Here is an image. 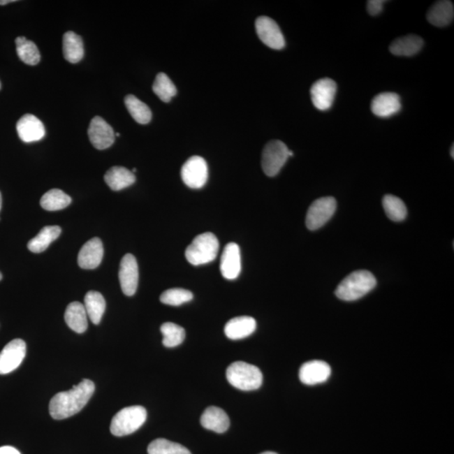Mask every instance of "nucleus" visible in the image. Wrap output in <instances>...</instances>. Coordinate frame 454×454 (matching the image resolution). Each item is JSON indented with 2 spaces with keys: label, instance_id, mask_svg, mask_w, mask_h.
I'll return each mask as SVG.
<instances>
[{
  "label": "nucleus",
  "instance_id": "obj_21",
  "mask_svg": "<svg viewBox=\"0 0 454 454\" xmlns=\"http://www.w3.org/2000/svg\"><path fill=\"white\" fill-rule=\"evenodd\" d=\"M64 318L66 323L73 332L81 334L88 328V315L85 305L78 301L68 305Z\"/></svg>",
  "mask_w": 454,
  "mask_h": 454
},
{
  "label": "nucleus",
  "instance_id": "obj_6",
  "mask_svg": "<svg viewBox=\"0 0 454 454\" xmlns=\"http://www.w3.org/2000/svg\"><path fill=\"white\" fill-rule=\"evenodd\" d=\"M288 150L286 144L274 140L267 144L263 151L262 168L268 177H274L281 170L288 159Z\"/></svg>",
  "mask_w": 454,
  "mask_h": 454
},
{
  "label": "nucleus",
  "instance_id": "obj_9",
  "mask_svg": "<svg viewBox=\"0 0 454 454\" xmlns=\"http://www.w3.org/2000/svg\"><path fill=\"white\" fill-rule=\"evenodd\" d=\"M256 31L259 39L268 47L281 50L286 47V40L278 24L268 16H260L256 20Z\"/></svg>",
  "mask_w": 454,
  "mask_h": 454
},
{
  "label": "nucleus",
  "instance_id": "obj_1",
  "mask_svg": "<svg viewBox=\"0 0 454 454\" xmlns=\"http://www.w3.org/2000/svg\"><path fill=\"white\" fill-rule=\"evenodd\" d=\"M96 390L94 382L89 379L82 381L71 390L60 392L53 396L49 404V412L53 419L64 420L81 411Z\"/></svg>",
  "mask_w": 454,
  "mask_h": 454
},
{
  "label": "nucleus",
  "instance_id": "obj_20",
  "mask_svg": "<svg viewBox=\"0 0 454 454\" xmlns=\"http://www.w3.org/2000/svg\"><path fill=\"white\" fill-rule=\"evenodd\" d=\"M202 427L207 430L217 433H223L228 430L230 427L229 416L222 409L210 407L206 409L200 418Z\"/></svg>",
  "mask_w": 454,
  "mask_h": 454
},
{
  "label": "nucleus",
  "instance_id": "obj_24",
  "mask_svg": "<svg viewBox=\"0 0 454 454\" xmlns=\"http://www.w3.org/2000/svg\"><path fill=\"white\" fill-rule=\"evenodd\" d=\"M105 181L112 191H119L133 184L136 176L126 168L115 166L106 172Z\"/></svg>",
  "mask_w": 454,
  "mask_h": 454
},
{
  "label": "nucleus",
  "instance_id": "obj_18",
  "mask_svg": "<svg viewBox=\"0 0 454 454\" xmlns=\"http://www.w3.org/2000/svg\"><path fill=\"white\" fill-rule=\"evenodd\" d=\"M371 110L379 117L388 118L402 110L400 97L395 93H382L374 98Z\"/></svg>",
  "mask_w": 454,
  "mask_h": 454
},
{
  "label": "nucleus",
  "instance_id": "obj_3",
  "mask_svg": "<svg viewBox=\"0 0 454 454\" xmlns=\"http://www.w3.org/2000/svg\"><path fill=\"white\" fill-rule=\"evenodd\" d=\"M226 379L238 390H258L263 383V374L258 367L238 361L233 363L226 369Z\"/></svg>",
  "mask_w": 454,
  "mask_h": 454
},
{
  "label": "nucleus",
  "instance_id": "obj_25",
  "mask_svg": "<svg viewBox=\"0 0 454 454\" xmlns=\"http://www.w3.org/2000/svg\"><path fill=\"white\" fill-rule=\"evenodd\" d=\"M63 50L65 59L70 64H78L85 55L84 43L80 36L73 31L66 32L64 36Z\"/></svg>",
  "mask_w": 454,
  "mask_h": 454
},
{
  "label": "nucleus",
  "instance_id": "obj_22",
  "mask_svg": "<svg viewBox=\"0 0 454 454\" xmlns=\"http://www.w3.org/2000/svg\"><path fill=\"white\" fill-rule=\"evenodd\" d=\"M454 7L451 1H437L429 9L427 18L429 22L437 27L448 26L453 22Z\"/></svg>",
  "mask_w": 454,
  "mask_h": 454
},
{
  "label": "nucleus",
  "instance_id": "obj_41",
  "mask_svg": "<svg viewBox=\"0 0 454 454\" xmlns=\"http://www.w3.org/2000/svg\"><path fill=\"white\" fill-rule=\"evenodd\" d=\"M260 454H278V453H276L274 452H264V453H260Z\"/></svg>",
  "mask_w": 454,
  "mask_h": 454
},
{
  "label": "nucleus",
  "instance_id": "obj_13",
  "mask_svg": "<svg viewBox=\"0 0 454 454\" xmlns=\"http://www.w3.org/2000/svg\"><path fill=\"white\" fill-rule=\"evenodd\" d=\"M88 134L90 142L98 150H105L115 142L113 128L100 117H96L91 121Z\"/></svg>",
  "mask_w": 454,
  "mask_h": 454
},
{
  "label": "nucleus",
  "instance_id": "obj_34",
  "mask_svg": "<svg viewBox=\"0 0 454 454\" xmlns=\"http://www.w3.org/2000/svg\"><path fill=\"white\" fill-rule=\"evenodd\" d=\"M161 332L163 336V344L166 348H175L180 345L185 338L184 329L173 323L163 324L161 327Z\"/></svg>",
  "mask_w": 454,
  "mask_h": 454
},
{
  "label": "nucleus",
  "instance_id": "obj_31",
  "mask_svg": "<svg viewBox=\"0 0 454 454\" xmlns=\"http://www.w3.org/2000/svg\"><path fill=\"white\" fill-rule=\"evenodd\" d=\"M383 207L388 218L393 221H402L407 216V209L400 198L386 195L383 198Z\"/></svg>",
  "mask_w": 454,
  "mask_h": 454
},
{
  "label": "nucleus",
  "instance_id": "obj_4",
  "mask_svg": "<svg viewBox=\"0 0 454 454\" xmlns=\"http://www.w3.org/2000/svg\"><path fill=\"white\" fill-rule=\"evenodd\" d=\"M219 241L212 233H205L193 239L185 251V257L193 266L203 265L216 259Z\"/></svg>",
  "mask_w": 454,
  "mask_h": 454
},
{
  "label": "nucleus",
  "instance_id": "obj_35",
  "mask_svg": "<svg viewBox=\"0 0 454 454\" xmlns=\"http://www.w3.org/2000/svg\"><path fill=\"white\" fill-rule=\"evenodd\" d=\"M192 292L184 290V288H170L164 291L160 296L161 302L173 305V307H179L180 305L189 302L193 299Z\"/></svg>",
  "mask_w": 454,
  "mask_h": 454
},
{
  "label": "nucleus",
  "instance_id": "obj_33",
  "mask_svg": "<svg viewBox=\"0 0 454 454\" xmlns=\"http://www.w3.org/2000/svg\"><path fill=\"white\" fill-rule=\"evenodd\" d=\"M147 453L148 454H191L183 445L163 439L152 441L148 446Z\"/></svg>",
  "mask_w": 454,
  "mask_h": 454
},
{
  "label": "nucleus",
  "instance_id": "obj_19",
  "mask_svg": "<svg viewBox=\"0 0 454 454\" xmlns=\"http://www.w3.org/2000/svg\"><path fill=\"white\" fill-rule=\"evenodd\" d=\"M257 328V323L251 316H238L230 320L225 325V334L230 340H240L251 335Z\"/></svg>",
  "mask_w": 454,
  "mask_h": 454
},
{
  "label": "nucleus",
  "instance_id": "obj_30",
  "mask_svg": "<svg viewBox=\"0 0 454 454\" xmlns=\"http://www.w3.org/2000/svg\"><path fill=\"white\" fill-rule=\"evenodd\" d=\"M125 105L132 118L142 125H146L151 122L152 111L145 103L140 101L134 96H127L125 98Z\"/></svg>",
  "mask_w": 454,
  "mask_h": 454
},
{
  "label": "nucleus",
  "instance_id": "obj_38",
  "mask_svg": "<svg viewBox=\"0 0 454 454\" xmlns=\"http://www.w3.org/2000/svg\"><path fill=\"white\" fill-rule=\"evenodd\" d=\"M15 2V0H0V6H6L7 3Z\"/></svg>",
  "mask_w": 454,
  "mask_h": 454
},
{
  "label": "nucleus",
  "instance_id": "obj_7",
  "mask_svg": "<svg viewBox=\"0 0 454 454\" xmlns=\"http://www.w3.org/2000/svg\"><path fill=\"white\" fill-rule=\"evenodd\" d=\"M337 210V201L333 197H323L309 206L305 224L311 230L320 229L333 217Z\"/></svg>",
  "mask_w": 454,
  "mask_h": 454
},
{
  "label": "nucleus",
  "instance_id": "obj_28",
  "mask_svg": "<svg viewBox=\"0 0 454 454\" xmlns=\"http://www.w3.org/2000/svg\"><path fill=\"white\" fill-rule=\"evenodd\" d=\"M41 206L48 212L63 210L72 203V198L61 189H53L41 197Z\"/></svg>",
  "mask_w": 454,
  "mask_h": 454
},
{
  "label": "nucleus",
  "instance_id": "obj_27",
  "mask_svg": "<svg viewBox=\"0 0 454 454\" xmlns=\"http://www.w3.org/2000/svg\"><path fill=\"white\" fill-rule=\"evenodd\" d=\"M87 315L94 325L100 324L105 312L106 303L100 292L89 291L85 297Z\"/></svg>",
  "mask_w": 454,
  "mask_h": 454
},
{
  "label": "nucleus",
  "instance_id": "obj_16",
  "mask_svg": "<svg viewBox=\"0 0 454 454\" xmlns=\"http://www.w3.org/2000/svg\"><path fill=\"white\" fill-rule=\"evenodd\" d=\"M103 256H104V247L100 238L94 237L87 242L78 256V263L84 270H94L100 266Z\"/></svg>",
  "mask_w": 454,
  "mask_h": 454
},
{
  "label": "nucleus",
  "instance_id": "obj_5",
  "mask_svg": "<svg viewBox=\"0 0 454 454\" xmlns=\"http://www.w3.org/2000/svg\"><path fill=\"white\" fill-rule=\"evenodd\" d=\"M147 410L141 406L122 409L111 420L110 432L115 437L131 434L145 423Z\"/></svg>",
  "mask_w": 454,
  "mask_h": 454
},
{
  "label": "nucleus",
  "instance_id": "obj_14",
  "mask_svg": "<svg viewBox=\"0 0 454 454\" xmlns=\"http://www.w3.org/2000/svg\"><path fill=\"white\" fill-rule=\"evenodd\" d=\"M331 367L328 363L313 360L304 363L300 369V381L307 386L324 383L331 376Z\"/></svg>",
  "mask_w": 454,
  "mask_h": 454
},
{
  "label": "nucleus",
  "instance_id": "obj_12",
  "mask_svg": "<svg viewBox=\"0 0 454 454\" xmlns=\"http://www.w3.org/2000/svg\"><path fill=\"white\" fill-rule=\"evenodd\" d=\"M337 93V84L325 78L314 84L311 89L312 101L316 109L325 111L331 108Z\"/></svg>",
  "mask_w": 454,
  "mask_h": 454
},
{
  "label": "nucleus",
  "instance_id": "obj_43",
  "mask_svg": "<svg viewBox=\"0 0 454 454\" xmlns=\"http://www.w3.org/2000/svg\"><path fill=\"white\" fill-rule=\"evenodd\" d=\"M1 279H2V274H1V272H0V280H1Z\"/></svg>",
  "mask_w": 454,
  "mask_h": 454
},
{
  "label": "nucleus",
  "instance_id": "obj_29",
  "mask_svg": "<svg viewBox=\"0 0 454 454\" xmlns=\"http://www.w3.org/2000/svg\"><path fill=\"white\" fill-rule=\"evenodd\" d=\"M15 43L16 52L23 63L31 66L40 63V52L33 41L27 40L24 36H19L15 39Z\"/></svg>",
  "mask_w": 454,
  "mask_h": 454
},
{
  "label": "nucleus",
  "instance_id": "obj_17",
  "mask_svg": "<svg viewBox=\"0 0 454 454\" xmlns=\"http://www.w3.org/2000/svg\"><path fill=\"white\" fill-rule=\"evenodd\" d=\"M16 130L22 141L27 143L40 141L45 135L43 123L35 115H23L16 124Z\"/></svg>",
  "mask_w": 454,
  "mask_h": 454
},
{
  "label": "nucleus",
  "instance_id": "obj_10",
  "mask_svg": "<svg viewBox=\"0 0 454 454\" xmlns=\"http://www.w3.org/2000/svg\"><path fill=\"white\" fill-rule=\"evenodd\" d=\"M26 353L27 345L23 340L10 342L0 353V374H10L18 369Z\"/></svg>",
  "mask_w": 454,
  "mask_h": 454
},
{
  "label": "nucleus",
  "instance_id": "obj_2",
  "mask_svg": "<svg viewBox=\"0 0 454 454\" xmlns=\"http://www.w3.org/2000/svg\"><path fill=\"white\" fill-rule=\"evenodd\" d=\"M376 284L377 280L372 272L367 270L355 271L342 280L337 286L335 294L342 300H358L373 291Z\"/></svg>",
  "mask_w": 454,
  "mask_h": 454
},
{
  "label": "nucleus",
  "instance_id": "obj_36",
  "mask_svg": "<svg viewBox=\"0 0 454 454\" xmlns=\"http://www.w3.org/2000/svg\"><path fill=\"white\" fill-rule=\"evenodd\" d=\"M385 0H369L367 3V10L369 15L375 16L381 13Z\"/></svg>",
  "mask_w": 454,
  "mask_h": 454
},
{
  "label": "nucleus",
  "instance_id": "obj_8",
  "mask_svg": "<svg viewBox=\"0 0 454 454\" xmlns=\"http://www.w3.org/2000/svg\"><path fill=\"white\" fill-rule=\"evenodd\" d=\"M181 177L184 183L189 188L204 187L208 180L207 163L201 156H191L182 167Z\"/></svg>",
  "mask_w": 454,
  "mask_h": 454
},
{
  "label": "nucleus",
  "instance_id": "obj_11",
  "mask_svg": "<svg viewBox=\"0 0 454 454\" xmlns=\"http://www.w3.org/2000/svg\"><path fill=\"white\" fill-rule=\"evenodd\" d=\"M122 290L127 296L135 295L138 286V264L133 255L128 254L122 259L119 271Z\"/></svg>",
  "mask_w": 454,
  "mask_h": 454
},
{
  "label": "nucleus",
  "instance_id": "obj_37",
  "mask_svg": "<svg viewBox=\"0 0 454 454\" xmlns=\"http://www.w3.org/2000/svg\"><path fill=\"white\" fill-rule=\"evenodd\" d=\"M0 454H20L17 449L10 446H3L0 448Z\"/></svg>",
  "mask_w": 454,
  "mask_h": 454
},
{
  "label": "nucleus",
  "instance_id": "obj_23",
  "mask_svg": "<svg viewBox=\"0 0 454 454\" xmlns=\"http://www.w3.org/2000/svg\"><path fill=\"white\" fill-rule=\"evenodd\" d=\"M423 45L424 41L420 36L409 35L395 40L390 50L395 56L411 57L422 50Z\"/></svg>",
  "mask_w": 454,
  "mask_h": 454
},
{
  "label": "nucleus",
  "instance_id": "obj_44",
  "mask_svg": "<svg viewBox=\"0 0 454 454\" xmlns=\"http://www.w3.org/2000/svg\"><path fill=\"white\" fill-rule=\"evenodd\" d=\"M0 87H1V85H0Z\"/></svg>",
  "mask_w": 454,
  "mask_h": 454
},
{
  "label": "nucleus",
  "instance_id": "obj_40",
  "mask_svg": "<svg viewBox=\"0 0 454 454\" xmlns=\"http://www.w3.org/2000/svg\"><path fill=\"white\" fill-rule=\"evenodd\" d=\"M1 206H2V196H1V193H0V210H1Z\"/></svg>",
  "mask_w": 454,
  "mask_h": 454
},
{
  "label": "nucleus",
  "instance_id": "obj_39",
  "mask_svg": "<svg viewBox=\"0 0 454 454\" xmlns=\"http://www.w3.org/2000/svg\"><path fill=\"white\" fill-rule=\"evenodd\" d=\"M450 154H451L452 158L453 159L454 158V146H453H453L451 147V152H450Z\"/></svg>",
  "mask_w": 454,
  "mask_h": 454
},
{
  "label": "nucleus",
  "instance_id": "obj_26",
  "mask_svg": "<svg viewBox=\"0 0 454 454\" xmlns=\"http://www.w3.org/2000/svg\"><path fill=\"white\" fill-rule=\"evenodd\" d=\"M61 229L59 226L43 227L37 236L28 242V249L34 254L43 253L52 242L59 237Z\"/></svg>",
  "mask_w": 454,
  "mask_h": 454
},
{
  "label": "nucleus",
  "instance_id": "obj_42",
  "mask_svg": "<svg viewBox=\"0 0 454 454\" xmlns=\"http://www.w3.org/2000/svg\"><path fill=\"white\" fill-rule=\"evenodd\" d=\"M115 136H121V134H119V133H115Z\"/></svg>",
  "mask_w": 454,
  "mask_h": 454
},
{
  "label": "nucleus",
  "instance_id": "obj_32",
  "mask_svg": "<svg viewBox=\"0 0 454 454\" xmlns=\"http://www.w3.org/2000/svg\"><path fill=\"white\" fill-rule=\"evenodd\" d=\"M152 90L161 101L168 103L176 96L177 89L167 74L160 73L156 75Z\"/></svg>",
  "mask_w": 454,
  "mask_h": 454
},
{
  "label": "nucleus",
  "instance_id": "obj_15",
  "mask_svg": "<svg viewBox=\"0 0 454 454\" xmlns=\"http://www.w3.org/2000/svg\"><path fill=\"white\" fill-rule=\"evenodd\" d=\"M220 270L223 277L236 279L242 270L240 249L237 243L230 242L225 247L221 258Z\"/></svg>",
  "mask_w": 454,
  "mask_h": 454
}]
</instances>
